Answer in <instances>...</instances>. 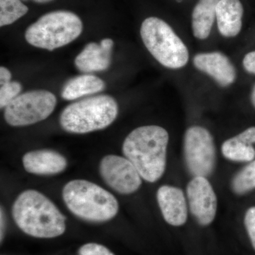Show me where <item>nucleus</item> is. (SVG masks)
I'll use <instances>...</instances> for the list:
<instances>
[{
    "label": "nucleus",
    "mask_w": 255,
    "mask_h": 255,
    "mask_svg": "<svg viewBox=\"0 0 255 255\" xmlns=\"http://www.w3.org/2000/svg\"><path fill=\"white\" fill-rule=\"evenodd\" d=\"M220 0H199L193 10L191 25L193 34L199 40L209 36L216 14V6Z\"/></svg>",
    "instance_id": "18"
},
{
    "label": "nucleus",
    "mask_w": 255,
    "mask_h": 255,
    "mask_svg": "<svg viewBox=\"0 0 255 255\" xmlns=\"http://www.w3.org/2000/svg\"><path fill=\"white\" fill-rule=\"evenodd\" d=\"M1 240H2V236L3 233H4V212H3L2 209H1Z\"/></svg>",
    "instance_id": "26"
},
{
    "label": "nucleus",
    "mask_w": 255,
    "mask_h": 255,
    "mask_svg": "<svg viewBox=\"0 0 255 255\" xmlns=\"http://www.w3.org/2000/svg\"><path fill=\"white\" fill-rule=\"evenodd\" d=\"M100 173L106 184L119 194H132L142 184L141 176L127 157L105 156L100 162Z\"/></svg>",
    "instance_id": "9"
},
{
    "label": "nucleus",
    "mask_w": 255,
    "mask_h": 255,
    "mask_svg": "<svg viewBox=\"0 0 255 255\" xmlns=\"http://www.w3.org/2000/svg\"><path fill=\"white\" fill-rule=\"evenodd\" d=\"M255 127L247 128L236 136L223 142L221 151L226 159L233 162H250L255 158Z\"/></svg>",
    "instance_id": "16"
},
{
    "label": "nucleus",
    "mask_w": 255,
    "mask_h": 255,
    "mask_svg": "<svg viewBox=\"0 0 255 255\" xmlns=\"http://www.w3.org/2000/svg\"><path fill=\"white\" fill-rule=\"evenodd\" d=\"M11 212L16 226L32 237L56 238L66 229L64 215L39 191H23L15 200Z\"/></svg>",
    "instance_id": "2"
},
{
    "label": "nucleus",
    "mask_w": 255,
    "mask_h": 255,
    "mask_svg": "<svg viewBox=\"0 0 255 255\" xmlns=\"http://www.w3.org/2000/svg\"><path fill=\"white\" fill-rule=\"evenodd\" d=\"M194 66L209 75L221 87H228L236 81L237 74L229 58L221 52L201 53L193 60Z\"/></svg>",
    "instance_id": "11"
},
{
    "label": "nucleus",
    "mask_w": 255,
    "mask_h": 255,
    "mask_svg": "<svg viewBox=\"0 0 255 255\" xmlns=\"http://www.w3.org/2000/svg\"><path fill=\"white\" fill-rule=\"evenodd\" d=\"M11 74L8 69L5 67L0 68V85L8 83L11 82Z\"/></svg>",
    "instance_id": "25"
},
{
    "label": "nucleus",
    "mask_w": 255,
    "mask_h": 255,
    "mask_svg": "<svg viewBox=\"0 0 255 255\" xmlns=\"http://www.w3.org/2000/svg\"><path fill=\"white\" fill-rule=\"evenodd\" d=\"M187 195L191 214L199 224H211L217 211V197L206 177H194L188 184Z\"/></svg>",
    "instance_id": "10"
},
{
    "label": "nucleus",
    "mask_w": 255,
    "mask_h": 255,
    "mask_svg": "<svg viewBox=\"0 0 255 255\" xmlns=\"http://www.w3.org/2000/svg\"><path fill=\"white\" fill-rule=\"evenodd\" d=\"M79 255H114L106 247L97 243H87L80 248Z\"/></svg>",
    "instance_id": "22"
},
{
    "label": "nucleus",
    "mask_w": 255,
    "mask_h": 255,
    "mask_svg": "<svg viewBox=\"0 0 255 255\" xmlns=\"http://www.w3.org/2000/svg\"><path fill=\"white\" fill-rule=\"evenodd\" d=\"M243 6L240 0H220L216 6L218 29L223 36L233 38L243 26Z\"/></svg>",
    "instance_id": "15"
},
{
    "label": "nucleus",
    "mask_w": 255,
    "mask_h": 255,
    "mask_svg": "<svg viewBox=\"0 0 255 255\" xmlns=\"http://www.w3.org/2000/svg\"><path fill=\"white\" fill-rule=\"evenodd\" d=\"M83 25L78 15L71 11H55L41 16L25 32L31 46L48 50L66 46L80 36Z\"/></svg>",
    "instance_id": "5"
},
{
    "label": "nucleus",
    "mask_w": 255,
    "mask_h": 255,
    "mask_svg": "<svg viewBox=\"0 0 255 255\" xmlns=\"http://www.w3.org/2000/svg\"><path fill=\"white\" fill-rule=\"evenodd\" d=\"M23 166L28 173L36 175H53L63 172L68 165L67 159L56 151L36 150L23 155Z\"/></svg>",
    "instance_id": "14"
},
{
    "label": "nucleus",
    "mask_w": 255,
    "mask_h": 255,
    "mask_svg": "<svg viewBox=\"0 0 255 255\" xmlns=\"http://www.w3.org/2000/svg\"><path fill=\"white\" fill-rule=\"evenodd\" d=\"M57 104L56 97L46 90H34L19 95L4 108V117L11 127L33 125L48 118Z\"/></svg>",
    "instance_id": "7"
},
{
    "label": "nucleus",
    "mask_w": 255,
    "mask_h": 255,
    "mask_svg": "<svg viewBox=\"0 0 255 255\" xmlns=\"http://www.w3.org/2000/svg\"><path fill=\"white\" fill-rule=\"evenodd\" d=\"M28 11V8L21 0H0V26L14 23Z\"/></svg>",
    "instance_id": "19"
},
{
    "label": "nucleus",
    "mask_w": 255,
    "mask_h": 255,
    "mask_svg": "<svg viewBox=\"0 0 255 255\" xmlns=\"http://www.w3.org/2000/svg\"><path fill=\"white\" fill-rule=\"evenodd\" d=\"M21 85L17 81H11L0 87V107L4 109L21 91Z\"/></svg>",
    "instance_id": "21"
},
{
    "label": "nucleus",
    "mask_w": 255,
    "mask_h": 255,
    "mask_svg": "<svg viewBox=\"0 0 255 255\" xmlns=\"http://www.w3.org/2000/svg\"><path fill=\"white\" fill-rule=\"evenodd\" d=\"M105 87V82L102 79L92 74H83L66 82L62 90L61 97L64 100L73 101L99 93Z\"/></svg>",
    "instance_id": "17"
},
{
    "label": "nucleus",
    "mask_w": 255,
    "mask_h": 255,
    "mask_svg": "<svg viewBox=\"0 0 255 255\" xmlns=\"http://www.w3.org/2000/svg\"><path fill=\"white\" fill-rule=\"evenodd\" d=\"M243 65L248 73L255 75V50L246 55L243 58Z\"/></svg>",
    "instance_id": "24"
},
{
    "label": "nucleus",
    "mask_w": 255,
    "mask_h": 255,
    "mask_svg": "<svg viewBox=\"0 0 255 255\" xmlns=\"http://www.w3.org/2000/svg\"><path fill=\"white\" fill-rule=\"evenodd\" d=\"M142 41L150 54L165 68L180 69L189 62L187 46L163 20L148 17L140 27Z\"/></svg>",
    "instance_id": "6"
},
{
    "label": "nucleus",
    "mask_w": 255,
    "mask_h": 255,
    "mask_svg": "<svg viewBox=\"0 0 255 255\" xmlns=\"http://www.w3.org/2000/svg\"><path fill=\"white\" fill-rule=\"evenodd\" d=\"M67 208L77 217L90 222H106L119 212L115 196L95 183L83 179L70 181L63 189Z\"/></svg>",
    "instance_id": "3"
},
{
    "label": "nucleus",
    "mask_w": 255,
    "mask_h": 255,
    "mask_svg": "<svg viewBox=\"0 0 255 255\" xmlns=\"http://www.w3.org/2000/svg\"><path fill=\"white\" fill-rule=\"evenodd\" d=\"M157 200L164 221L168 224L178 227L187 222V201L182 189L162 186L157 190Z\"/></svg>",
    "instance_id": "12"
},
{
    "label": "nucleus",
    "mask_w": 255,
    "mask_h": 255,
    "mask_svg": "<svg viewBox=\"0 0 255 255\" xmlns=\"http://www.w3.org/2000/svg\"><path fill=\"white\" fill-rule=\"evenodd\" d=\"M118 113V104L111 96L87 97L64 109L60 117V127L70 133H87L110 127Z\"/></svg>",
    "instance_id": "4"
},
{
    "label": "nucleus",
    "mask_w": 255,
    "mask_h": 255,
    "mask_svg": "<svg viewBox=\"0 0 255 255\" xmlns=\"http://www.w3.org/2000/svg\"><path fill=\"white\" fill-rule=\"evenodd\" d=\"M168 143L169 134L164 128L144 126L128 135L122 151L142 179L153 183L159 180L165 171Z\"/></svg>",
    "instance_id": "1"
},
{
    "label": "nucleus",
    "mask_w": 255,
    "mask_h": 255,
    "mask_svg": "<svg viewBox=\"0 0 255 255\" xmlns=\"http://www.w3.org/2000/svg\"><path fill=\"white\" fill-rule=\"evenodd\" d=\"M21 1H28V0H21ZM34 2L39 3V4H44V3L50 2V1H53V0H32Z\"/></svg>",
    "instance_id": "27"
},
{
    "label": "nucleus",
    "mask_w": 255,
    "mask_h": 255,
    "mask_svg": "<svg viewBox=\"0 0 255 255\" xmlns=\"http://www.w3.org/2000/svg\"><path fill=\"white\" fill-rule=\"evenodd\" d=\"M244 223L252 246L255 251V206L250 208L246 211Z\"/></svg>",
    "instance_id": "23"
},
{
    "label": "nucleus",
    "mask_w": 255,
    "mask_h": 255,
    "mask_svg": "<svg viewBox=\"0 0 255 255\" xmlns=\"http://www.w3.org/2000/svg\"><path fill=\"white\" fill-rule=\"evenodd\" d=\"M231 185L233 191L238 195H243L255 189V159L236 174Z\"/></svg>",
    "instance_id": "20"
},
{
    "label": "nucleus",
    "mask_w": 255,
    "mask_h": 255,
    "mask_svg": "<svg viewBox=\"0 0 255 255\" xmlns=\"http://www.w3.org/2000/svg\"><path fill=\"white\" fill-rule=\"evenodd\" d=\"M251 101L252 104H253V105L254 106L255 108V86L254 88H253V92H252Z\"/></svg>",
    "instance_id": "28"
},
{
    "label": "nucleus",
    "mask_w": 255,
    "mask_h": 255,
    "mask_svg": "<svg viewBox=\"0 0 255 255\" xmlns=\"http://www.w3.org/2000/svg\"><path fill=\"white\" fill-rule=\"evenodd\" d=\"M113 46L111 38H105L100 43H88L75 58V66L85 74L105 71L110 68Z\"/></svg>",
    "instance_id": "13"
},
{
    "label": "nucleus",
    "mask_w": 255,
    "mask_h": 255,
    "mask_svg": "<svg viewBox=\"0 0 255 255\" xmlns=\"http://www.w3.org/2000/svg\"><path fill=\"white\" fill-rule=\"evenodd\" d=\"M184 159L189 172L194 177H207L216 165V147L211 132L201 127L187 129L184 135Z\"/></svg>",
    "instance_id": "8"
}]
</instances>
